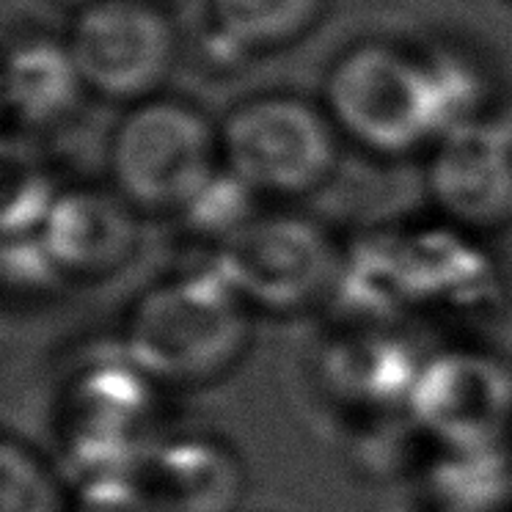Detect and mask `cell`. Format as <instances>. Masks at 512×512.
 <instances>
[{
    "label": "cell",
    "instance_id": "cell-14",
    "mask_svg": "<svg viewBox=\"0 0 512 512\" xmlns=\"http://www.w3.org/2000/svg\"><path fill=\"white\" fill-rule=\"evenodd\" d=\"M72 512H168L141 479L119 474L94 479L72 499Z\"/></svg>",
    "mask_w": 512,
    "mask_h": 512
},
{
    "label": "cell",
    "instance_id": "cell-11",
    "mask_svg": "<svg viewBox=\"0 0 512 512\" xmlns=\"http://www.w3.org/2000/svg\"><path fill=\"white\" fill-rule=\"evenodd\" d=\"M6 108L23 127H53L78 108L86 83L67 42L25 39L6 58Z\"/></svg>",
    "mask_w": 512,
    "mask_h": 512
},
{
    "label": "cell",
    "instance_id": "cell-4",
    "mask_svg": "<svg viewBox=\"0 0 512 512\" xmlns=\"http://www.w3.org/2000/svg\"><path fill=\"white\" fill-rule=\"evenodd\" d=\"M223 168L254 196L298 199L323 188L336 168L331 116L292 94L240 102L223 124Z\"/></svg>",
    "mask_w": 512,
    "mask_h": 512
},
{
    "label": "cell",
    "instance_id": "cell-10",
    "mask_svg": "<svg viewBox=\"0 0 512 512\" xmlns=\"http://www.w3.org/2000/svg\"><path fill=\"white\" fill-rule=\"evenodd\" d=\"M141 482L168 512H229L243 488L232 452L204 438L155 449Z\"/></svg>",
    "mask_w": 512,
    "mask_h": 512
},
{
    "label": "cell",
    "instance_id": "cell-2",
    "mask_svg": "<svg viewBox=\"0 0 512 512\" xmlns=\"http://www.w3.org/2000/svg\"><path fill=\"white\" fill-rule=\"evenodd\" d=\"M325 113L378 157H405L438 144L446 111L433 58L389 42L350 47L325 78Z\"/></svg>",
    "mask_w": 512,
    "mask_h": 512
},
{
    "label": "cell",
    "instance_id": "cell-7",
    "mask_svg": "<svg viewBox=\"0 0 512 512\" xmlns=\"http://www.w3.org/2000/svg\"><path fill=\"white\" fill-rule=\"evenodd\" d=\"M413 416L455 452L490 449L512 422V372L485 353H444L419 369L411 394Z\"/></svg>",
    "mask_w": 512,
    "mask_h": 512
},
{
    "label": "cell",
    "instance_id": "cell-1",
    "mask_svg": "<svg viewBox=\"0 0 512 512\" xmlns=\"http://www.w3.org/2000/svg\"><path fill=\"white\" fill-rule=\"evenodd\" d=\"M248 312L221 270L168 279L146 292L127 317V358L157 383H210L243 356Z\"/></svg>",
    "mask_w": 512,
    "mask_h": 512
},
{
    "label": "cell",
    "instance_id": "cell-3",
    "mask_svg": "<svg viewBox=\"0 0 512 512\" xmlns=\"http://www.w3.org/2000/svg\"><path fill=\"white\" fill-rule=\"evenodd\" d=\"M108 168L138 212H188L221 177V135L188 102L152 97L113 130Z\"/></svg>",
    "mask_w": 512,
    "mask_h": 512
},
{
    "label": "cell",
    "instance_id": "cell-12",
    "mask_svg": "<svg viewBox=\"0 0 512 512\" xmlns=\"http://www.w3.org/2000/svg\"><path fill=\"white\" fill-rule=\"evenodd\" d=\"M323 6L325 0H210V20L229 47L265 53L306 34Z\"/></svg>",
    "mask_w": 512,
    "mask_h": 512
},
{
    "label": "cell",
    "instance_id": "cell-13",
    "mask_svg": "<svg viewBox=\"0 0 512 512\" xmlns=\"http://www.w3.org/2000/svg\"><path fill=\"white\" fill-rule=\"evenodd\" d=\"M0 512H72L56 471L12 435L0 444Z\"/></svg>",
    "mask_w": 512,
    "mask_h": 512
},
{
    "label": "cell",
    "instance_id": "cell-6",
    "mask_svg": "<svg viewBox=\"0 0 512 512\" xmlns=\"http://www.w3.org/2000/svg\"><path fill=\"white\" fill-rule=\"evenodd\" d=\"M218 270L248 309L292 314L331 290L339 256L331 237L306 218H251L226 240Z\"/></svg>",
    "mask_w": 512,
    "mask_h": 512
},
{
    "label": "cell",
    "instance_id": "cell-8",
    "mask_svg": "<svg viewBox=\"0 0 512 512\" xmlns=\"http://www.w3.org/2000/svg\"><path fill=\"white\" fill-rule=\"evenodd\" d=\"M427 190L449 223L466 232H499L512 223V130L471 119L433 146Z\"/></svg>",
    "mask_w": 512,
    "mask_h": 512
},
{
    "label": "cell",
    "instance_id": "cell-5",
    "mask_svg": "<svg viewBox=\"0 0 512 512\" xmlns=\"http://www.w3.org/2000/svg\"><path fill=\"white\" fill-rule=\"evenodd\" d=\"M67 47L86 91L113 102H146L177 58L174 23L155 0H86Z\"/></svg>",
    "mask_w": 512,
    "mask_h": 512
},
{
    "label": "cell",
    "instance_id": "cell-15",
    "mask_svg": "<svg viewBox=\"0 0 512 512\" xmlns=\"http://www.w3.org/2000/svg\"><path fill=\"white\" fill-rule=\"evenodd\" d=\"M83 3H86V0H83Z\"/></svg>",
    "mask_w": 512,
    "mask_h": 512
},
{
    "label": "cell",
    "instance_id": "cell-9",
    "mask_svg": "<svg viewBox=\"0 0 512 512\" xmlns=\"http://www.w3.org/2000/svg\"><path fill=\"white\" fill-rule=\"evenodd\" d=\"M36 237L58 276L102 279L133 256L138 210L113 188L61 190Z\"/></svg>",
    "mask_w": 512,
    "mask_h": 512
}]
</instances>
